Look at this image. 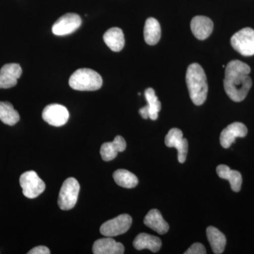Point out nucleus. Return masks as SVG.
Here are the masks:
<instances>
[{"label": "nucleus", "mask_w": 254, "mask_h": 254, "mask_svg": "<svg viewBox=\"0 0 254 254\" xmlns=\"http://www.w3.org/2000/svg\"><path fill=\"white\" fill-rule=\"evenodd\" d=\"M143 222L147 227H150L160 235H164L168 232L170 227L168 222L163 218V215L157 209H152L145 215Z\"/></svg>", "instance_id": "16"}, {"label": "nucleus", "mask_w": 254, "mask_h": 254, "mask_svg": "<svg viewBox=\"0 0 254 254\" xmlns=\"http://www.w3.org/2000/svg\"><path fill=\"white\" fill-rule=\"evenodd\" d=\"M132 223V218L128 214H122L116 218L105 222L101 225L100 233L105 237H113L126 233Z\"/></svg>", "instance_id": "7"}, {"label": "nucleus", "mask_w": 254, "mask_h": 254, "mask_svg": "<svg viewBox=\"0 0 254 254\" xmlns=\"http://www.w3.org/2000/svg\"><path fill=\"white\" fill-rule=\"evenodd\" d=\"M69 113L67 108L64 105L51 104L45 108L43 112V119L53 127H62L67 123Z\"/></svg>", "instance_id": "10"}, {"label": "nucleus", "mask_w": 254, "mask_h": 254, "mask_svg": "<svg viewBox=\"0 0 254 254\" xmlns=\"http://www.w3.org/2000/svg\"><path fill=\"white\" fill-rule=\"evenodd\" d=\"M127 143L125 138L121 136L115 137L113 141L104 143L100 148V155L105 161H111L116 158L118 153L125 151Z\"/></svg>", "instance_id": "15"}, {"label": "nucleus", "mask_w": 254, "mask_h": 254, "mask_svg": "<svg viewBox=\"0 0 254 254\" xmlns=\"http://www.w3.org/2000/svg\"><path fill=\"white\" fill-rule=\"evenodd\" d=\"M185 254H206V250L204 246L200 243H195L190 246V248L188 249L185 252Z\"/></svg>", "instance_id": "26"}, {"label": "nucleus", "mask_w": 254, "mask_h": 254, "mask_svg": "<svg viewBox=\"0 0 254 254\" xmlns=\"http://www.w3.org/2000/svg\"><path fill=\"white\" fill-rule=\"evenodd\" d=\"M216 172L220 178L230 182L232 190L235 192L240 191L242 184V177L240 172L232 170L225 165H218L217 167Z\"/></svg>", "instance_id": "18"}, {"label": "nucleus", "mask_w": 254, "mask_h": 254, "mask_svg": "<svg viewBox=\"0 0 254 254\" xmlns=\"http://www.w3.org/2000/svg\"><path fill=\"white\" fill-rule=\"evenodd\" d=\"M225 76L224 88L229 98L237 103L245 100L252 86L249 74L235 73Z\"/></svg>", "instance_id": "2"}, {"label": "nucleus", "mask_w": 254, "mask_h": 254, "mask_svg": "<svg viewBox=\"0 0 254 254\" xmlns=\"http://www.w3.org/2000/svg\"><path fill=\"white\" fill-rule=\"evenodd\" d=\"M20 185L26 198L33 199L46 190V184L35 171H28L20 177Z\"/></svg>", "instance_id": "5"}, {"label": "nucleus", "mask_w": 254, "mask_h": 254, "mask_svg": "<svg viewBox=\"0 0 254 254\" xmlns=\"http://www.w3.org/2000/svg\"><path fill=\"white\" fill-rule=\"evenodd\" d=\"M232 48L246 57L254 55V30L245 28L235 33L231 38Z\"/></svg>", "instance_id": "6"}, {"label": "nucleus", "mask_w": 254, "mask_h": 254, "mask_svg": "<svg viewBox=\"0 0 254 254\" xmlns=\"http://www.w3.org/2000/svg\"><path fill=\"white\" fill-rule=\"evenodd\" d=\"M28 254H50V251L48 247L45 246H38V247H35L32 249L31 251L28 253Z\"/></svg>", "instance_id": "27"}, {"label": "nucleus", "mask_w": 254, "mask_h": 254, "mask_svg": "<svg viewBox=\"0 0 254 254\" xmlns=\"http://www.w3.org/2000/svg\"><path fill=\"white\" fill-rule=\"evenodd\" d=\"M94 254H123L125 247L120 242H117L112 237L99 239L95 241L93 246Z\"/></svg>", "instance_id": "14"}, {"label": "nucleus", "mask_w": 254, "mask_h": 254, "mask_svg": "<svg viewBox=\"0 0 254 254\" xmlns=\"http://www.w3.org/2000/svg\"><path fill=\"white\" fill-rule=\"evenodd\" d=\"M250 66L240 60H232L227 64L225 68V75L235 74V73L250 74Z\"/></svg>", "instance_id": "25"}, {"label": "nucleus", "mask_w": 254, "mask_h": 254, "mask_svg": "<svg viewBox=\"0 0 254 254\" xmlns=\"http://www.w3.org/2000/svg\"><path fill=\"white\" fill-rule=\"evenodd\" d=\"M145 97L148 105L145 106L148 113V116L152 120H156L158 118L159 112L161 110V103L155 95L154 89L147 88L145 91Z\"/></svg>", "instance_id": "24"}, {"label": "nucleus", "mask_w": 254, "mask_h": 254, "mask_svg": "<svg viewBox=\"0 0 254 254\" xmlns=\"http://www.w3.org/2000/svg\"><path fill=\"white\" fill-rule=\"evenodd\" d=\"M190 29L197 39H207L213 30V23L210 18L203 16H197L190 21Z\"/></svg>", "instance_id": "13"}, {"label": "nucleus", "mask_w": 254, "mask_h": 254, "mask_svg": "<svg viewBox=\"0 0 254 254\" xmlns=\"http://www.w3.org/2000/svg\"><path fill=\"white\" fill-rule=\"evenodd\" d=\"M133 245L137 250H148L153 253H156L161 248L162 242L158 237L149 234L141 233L137 235L133 240Z\"/></svg>", "instance_id": "17"}, {"label": "nucleus", "mask_w": 254, "mask_h": 254, "mask_svg": "<svg viewBox=\"0 0 254 254\" xmlns=\"http://www.w3.org/2000/svg\"><path fill=\"white\" fill-rule=\"evenodd\" d=\"M186 82L190 100L195 105H203L208 95V86L206 75L200 64L193 63L189 66Z\"/></svg>", "instance_id": "1"}, {"label": "nucleus", "mask_w": 254, "mask_h": 254, "mask_svg": "<svg viewBox=\"0 0 254 254\" xmlns=\"http://www.w3.org/2000/svg\"><path fill=\"white\" fill-rule=\"evenodd\" d=\"M105 44L114 52H120L125 44V36L123 30L119 28H110L103 36Z\"/></svg>", "instance_id": "19"}, {"label": "nucleus", "mask_w": 254, "mask_h": 254, "mask_svg": "<svg viewBox=\"0 0 254 254\" xmlns=\"http://www.w3.org/2000/svg\"><path fill=\"white\" fill-rule=\"evenodd\" d=\"M69 86L80 91H93L100 89L103 85L101 76L91 68H79L69 78Z\"/></svg>", "instance_id": "3"}, {"label": "nucleus", "mask_w": 254, "mask_h": 254, "mask_svg": "<svg viewBox=\"0 0 254 254\" xmlns=\"http://www.w3.org/2000/svg\"><path fill=\"white\" fill-rule=\"evenodd\" d=\"M143 34L147 44L150 46L156 45L161 37V28L158 20L154 18H148L145 21Z\"/></svg>", "instance_id": "21"}, {"label": "nucleus", "mask_w": 254, "mask_h": 254, "mask_svg": "<svg viewBox=\"0 0 254 254\" xmlns=\"http://www.w3.org/2000/svg\"><path fill=\"white\" fill-rule=\"evenodd\" d=\"M165 145L169 148H177L178 151V160L180 163L186 161L188 153V141L183 137L181 130L177 128H171L165 136Z\"/></svg>", "instance_id": "8"}, {"label": "nucleus", "mask_w": 254, "mask_h": 254, "mask_svg": "<svg viewBox=\"0 0 254 254\" xmlns=\"http://www.w3.org/2000/svg\"><path fill=\"white\" fill-rule=\"evenodd\" d=\"M113 178L117 185L126 189L134 188L138 183L136 175L123 169L116 170L113 174Z\"/></svg>", "instance_id": "22"}, {"label": "nucleus", "mask_w": 254, "mask_h": 254, "mask_svg": "<svg viewBox=\"0 0 254 254\" xmlns=\"http://www.w3.org/2000/svg\"><path fill=\"white\" fill-rule=\"evenodd\" d=\"M248 130L244 124L234 123L227 126L220 134V144L224 148H229L235 143L237 138H244L247 135Z\"/></svg>", "instance_id": "11"}, {"label": "nucleus", "mask_w": 254, "mask_h": 254, "mask_svg": "<svg viewBox=\"0 0 254 254\" xmlns=\"http://www.w3.org/2000/svg\"><path fill=\"white\" fill-rule=\"evenodd\" d=\"M22 74V68L18 64H6L0 70V88H12Z\"/></svg>", "instance_id": "12"}, {"label": "nucleus", "mask_w": 254, "mask_h": 254, "mask_svg": "<svg viewBox=\"0 0 254 254\" xmlns=\"http://www.w3.org/2000/svg\"><path fill=\"white\" fill-rule=\"evenodd\" d=\"M80 185L76 179L69 177L64 182L60 190L58 205L60 209L68 210L72 209L77 202Z\"/></svg>", "instance_id": "4"}, {"label": "nucleus", "mask_w": 254, "mask_h": 254, "mask_svg": "<svg viewBox=\"0 0 254 254\" xmlns=\"http://www.w3.org/2000/svg\"><path fill=\"white\" fill-rule=\"evenodd\" d=\"M19 114L9 102H0V120L5 125L14 126L19 121Z\"/></svg>", "instance_id": "23"}, {"label": "nucleus", "mask_w": 254, "mask_h": 254, "mask_svg": "<svg viewBox=\"0 0 254 254\" xmlns=\"http://www.w3.org/2000/svg\"><path fill=\"white\" fill-rule=\"evenodd\" d=\"M81 18L78 14L68 13L54 23L52 30L56 36H66L76 31L81 26Z\"/></svg>", "instance_id": "9"}, {"label": "nucleus", "mask_w": 254, "mask_h": 254, "mask_svg": "<svg viewBox=\"0 0 254 254\" xmlns=\"http://www.w3.org/2000/svg\"><path fill=\"white\" fill-rule=\"evenodd\" d=\"M207 237L214 254H220L225 250L227 240L225 235L216 227L210 226L206 230Z\"/></svg>", "instance_id": "20"}]
</instances>
